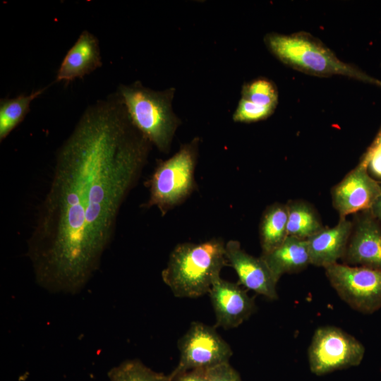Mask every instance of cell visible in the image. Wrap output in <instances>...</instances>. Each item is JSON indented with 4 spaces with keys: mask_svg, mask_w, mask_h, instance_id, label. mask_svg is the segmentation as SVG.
<instances>
[{
    "mask_svg": "<svg viewBox=\"0 0 381 381\" xmlns=\"http://www.w3.org/2000/svg\"><path fill=\"white\" fill-rule=\"evenodd\" d=\"M151 145L131 123L117 92L85 110L56 152L27 241L40 286L75 294L87 284L112 241L120 209Z\"/></svg>",
    "mask_w": 381,
    "mask_h": 381,
    "instance_id": "6da1fadb",
    "label": "cell"
},
{
    "mask_svg": "<svg viewBox=\"0 0 381 381\" xmlns=\"http://www.w3.org/2000/svg\"><path fill=\"white\" fill-rule=\"evenodd\" d=\"M226 243L214 238L199 243L178 244L162 272L164 282L178 298H197L208 294L228 265Z\"/></svg>",
    "mask_w": 381,
    "mask_h": 381,
    "instance_id": "7a4b0ae2",
    "label": "cell"
},
{
    "mask_svg": "<svg viewBox=\"0 0 381 381\" xmlns=\"http://www.w3.org/2000/svg\"><path fill=\"white\" fill-rule=\"evenodd\" d=\"M117 92L133 125L159 151L169 152L181 123L172 109L175 89L155 91L136 81L121 85Z\"/></svg>",
    "mask_w": 381,
    "mask_h": 381,
    "instance_id": "3957f363",
    "label": "cell"
},
{
    "mask_svg": "<svg viewBox=\"0 0 381 381\" xmlns=\"http://www.w3.org/2000/svg\"><path fill=\"white\" fill-rule=\"evenodd\" d=\"M269 50L282 63L319 76L341 75L381 87V80L341 61L322 42L303 32L268 33L264 39Z\"/></svg>",
    "mask_w": 381,
    "mask_h": 381,
    "instance_id": "277c9868",
    "label": "cell"
},
{
    "mask_svg": "<svg viewBox=\"0 0 381 381\" xmlns=\"http://www.w3.org/2000/svg\"><path fill=\"white\" fill-rule=\"evenodd\" d=\"M199 139L181 146L172 157L158 162L148 181L150 195L145 207L156 206L162 215L183 202L194 190V172Z\"/></svg>",
    "mask_w": 381,
    "mask_h": 381,
    "instance_id": "5b68a950",
    "label": "cell"
},
{
    "mask_svg": "<svg viewBox=\"0 0 381 381\" xmlns=\"http://www.w3.org/2000/svg\"><path fill=\"white\" fill-rule=\"evenodd\" d=\"M364 346L354 337L334 326L316 329L308 348L310 371L323 375L358 365L365 354Z\"/></svg>",
    "mask_w": 381,
    "mask_h": 381,
    "instance_id": "8992f818",
    "label": "cell"
},
{
    "mask_svg": "<svg viewBox=\"0 0 381 381\" xmlns=\"http://www.w3.org/2000/svg\"><path fill=\"white\" fill-rule=\"evenodd\" d=\"M325 270L331 286L351 308L364 314L381 308V270L338 262Z\"/></svg>",
    "mask_w": 381,
    "mask_h": 381,
    "instance_id": "52a82bcc",
    "label": "cell"
},
{
    "mask_svg": "<svg viewBox=\"0 0 381 381\" xmlns=\"http://www.w3.org/2000/svg\"><path fill=\"white\" fill-rule=\"evenodd\" d=\"M180 358L176 368L169 374L176 375L193 369H210L229 362L232 350L217 333L216 327L193 322L186 334L179 340Z\"/></svg>",
    "mask_w": 381,
    "mask_h": 381,
    "instance_id": "ba28073f",
    "label": "cell"
},
{
    "mask_svg": "<svg viewBox=\"0 0 381 381\" xmlns=\"http://www.w3.org/2000/svg\"><path fill=\"white\" fill-rule=\"evenodd\" d=\"M380 193V185L360 162L334 187L332 204L340 218H346L350 214L370 210Z\"/></svg>",
    "mask_w": 381,
    "mask_h": 381,
    "instance_id": "9c48e42d",
    "label": "cell"
},
{
    "mask_svg": "<svg viewBox=\"0 0 381 381\" xmlns=\"http://www.w3.org/2000/svg\"><path fill=\"white\" fill-rule=\"evenodd\" d=\"M208 294L215 315V327L225 329L237 327L255 310L254 298L238 283L219 277Z\"/></svg>",
    "mask_w": 381,
    "mask_h": 381,
    "instance_id": "30bf717a",
    "label": "cell"
},
{
    "mask_svg": "<svg viewBox=\"0 0 381 381\" xmlns=\"http://www.w3.org/2000/svg\"><path fill=\"white\" fill-rule=\"evenodd\" d=\"M225 250L227 263L236 272L240 285L270 300L278 298V282L261 257L248 254L234 240L226 243Z\"/></svg>",
    "mask_w": 381,
    "mask_h": 381,
    "instance_id": "8fae6325",
    "label": "cell"
},
{
    "mask_svg": "<svg viewBox=\"0 0 381 381\" xmlns=\"http://www.w3.org/2000/svg\"><path fill=\"white\" fill-rule=\"evenodd\" d=\"M343 257L345 264L381 270V229L375 219L360 217Z\"/></svg>",
    "mask_w": 381,
    "mask_h": 381,
    "instance_id": "7c38bea8",
    "label": "cell"
},
{
    "mask_svg": "<svg viewBox=\"0 0 381 381\" xmlns=\"http://www.w3.org/2000/svg\"><path fill=\"white\" fill-rule=\"evenodd\" d=\"M102 65L98 39L90 32L84 30L61 61L56 82L69 83L82 78Z\"/></svg>",
    "mask_w": 381,
    "mask_h": 381,
    "instance_id": "4fadbf2b",
    "label": "cell"
},
{
    "mask_svg": "<svg viewBox=\"0 0 381 381\" xmlns=\"http://www.w3.org/2000/svg\"><path fill=\"white\" fill-rule=\"evenodd\" d=\"M353 228L351 222L340 218L334 226L324 227L306 239L311 265L325 268L343 258Z\"/></svg>",
    "mask_w": 381,
    "mask_h": 381,
    "instance_id": "5bb4252c",
    "label": "cell"
},
{
    "mask_svg": "<svg viewBox=\"0 0 381 381\" xmlns=\"http://www.w3.org/2000/svg\"><path fill=\"white\" fill-rule=\"evenodd\" d=\"M260 257L277 282L283 274L300 272L311 265L307 240L291 236H287L279 247Z\"/></svg>",
    "mask_w": 381,
    "mask_h": 381,
    "instance_id": "9a60e30c",
    "label": "cell"
},
{
    "mask_svg": "<svg viewBox=\"0 0 381 381\" xmlns=\"http://www.w3.org/2000/svg\"><path fill=\"white\" fill-rule=\"evenodd\" d=\"M286 205L274 203L264 212L259 228L262 254L279 247L287 238Z\"/></svg>",
    "mask_w": 381,
    "mask_h": 381,
    "instance_id": "2e32d148",
    "label": "cell"
},
{
    "mask_svg": "<svg viewBox=\"0 0 381 381\" xmlns=\"http://www.w3.org/2000/svg\"><path fill=\"white\" fill-rule=\"evenodd\" d=\"M288 210V236L308 239L324 227L315 210L304 201H291Z\"/></svg>",
    "mask_w": 381,
    "mask_h": 381,
    "instance_id": "e0dca14e",
    "label": "cell"
},
{
    "mask_svg": "<svg viewBox=\"0 0 381 381\" xmlns=\"http://www.w3.org/2000/svg\"><path fill=\"white\" fill-rule=\"evenodd\" d=\"M47 87L21 94L13 98L0 100V141L2 142L25 118L31 102L42 95Z\"/></svg>",
    "mask_w": 381,
    "mask_h": 381,
    "instance_id": "ac0fdd59",
    "label": "cell"
},
{
    "mask_svg": "<svg viewBox=\"0 0 381 381\" xmlns=\"http://www.w3.org/2000/svg\"><path fill=\"white\" fill-rule=\"evenodd\" d=\"M110 381H173L170 375L155 372L139 360H128L108 373Z\"/></svg>",
    "mask_w": 381,
    "mask_h": 381,
    "instance_id": "d6986e66",
    "label": "cell"
},
{
    "mask_svg": "<svg viewBox=\"0 0 381 381\" xmlns=\"http://www.w3.org/2000/svg\"><path fill=\"white\" fill-rule=\"evenodd\" d=\"M241 97L258 105L276 108L278 91L272 81L259 78L243 85Z\"/></svg>",
    "mask_w": 381,
    "mask_h": 381,
    "instance_id": "ffe728a7",
    "label": "cell"
},
{
    "mask_svg": "<svg viewBox=\"0 0 381 381\" xmlns=\"http://www.w3.org/2000/svg\"><path fill=\"white\" fill-rule=\"evenodd\" d=\"M275 110L271 107L256 104L241 97L233 114V120L240 123H253L264 120Z\"/></svg>",
    "mask_w": 381,
    "mask_h": 381,
    "instance_id": "44dd1931",
    "label": "cell"
},
{
    "mask_svg": "<svg viewBox=\"0 0 381 381\" xmlns=\"http://www.w3.org/2000/svg\"><path fill=\"white\" fill-rule=\"evenodd\" d=\"M360 162L373 175L381 179V146L373 143Z\"/></svg>",
    "mask_w": 381,
    "mask_h": 381,
    "instance_id": "7402d4cb",
    "label": "cell"
},
{
    "mask_svg": "<svg viewBox=\"0 0 381 381\" xmlns=\"http://www.w3.org/2000/svg\"><path fill=\"white\" fill-rule=\"evenodd\" d=\"M208 375L210 381H241L239 374L229 362L208 369Z\"/></svg>",
    "mask_w": 381,
    "mask_h": 381,
    "instance_id": "603a6c76",
    "label": "cell"
},
{
    "mask_svg": "<svg viewBox=\"0 0 381 381\" xmlns=\"http://www.w3.org/2000/svg\"><path fill=\"white\" fill-rule=\"evenodd\" d=\"M173 381H210L208 369L197 368L181 373L174 377Z\"/></svg>",
    "mask_w": 381,
    "mask_h": 381,
    "instance_id": "cb8c5ba5",
    "label": "cell"
},
{
    "mask_svg": "<svg viewBox=\"0 0 381 381\" xmlns=\"http://www.w3.org/2000/svg\"><path fill=\"white\" fill-rule=\"evenodd\" d=\"M374 217L381 221V193L370 209Z\"/></svg>",
    "mask_w": 381,
    "mask_h": 381,
    "instance_id": "d4e9b609",
    "label": "cell"
},
{
    "mask_svg": "<svg viewBox=\"0 0 381 381\" xmlns=\"http://www.w3.org/2000/svg\"><path fill=\"white\" fill-rule=\"evenodd\" d=\"M373 143L381 146V128Z\"/></svg>",
    "mask_w": 381,
    "mask_h": 381,
    "instance_id": "484cf974",
    "label": "cell"
}]
</instances>
